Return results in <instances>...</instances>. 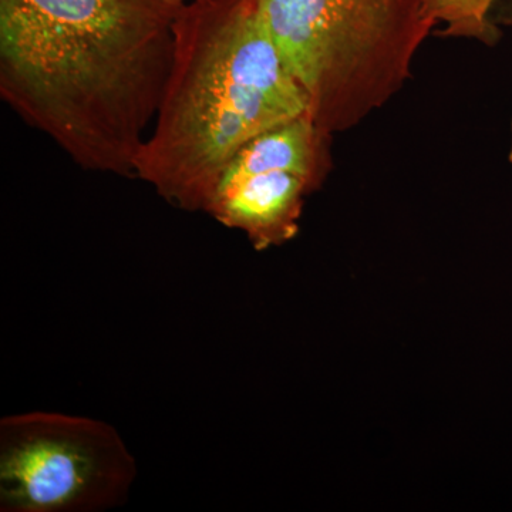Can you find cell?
Masks as SVG:
<instances>
[{
    "label": "cell",
    "mask_w": 512,
    "mask_h": 512,
    "mask_svg": "<svg viewBox=\"0 0 512 512\" xmlns=\"http://www.w3.org/2000/svg\"><path fill=\"white\" fill-rule=\"evenodd\" d=\"M511 133H512V126H511ZM510 161L512 163V141H511V153H510Z\"/></svg>",
    "instance_id": "8"
},
{
    "label": "cell",
    "mask_w": 512,
    "mask_h": 512,
    "mask_svg": "<svg viewBox=\"0 0 512 512\" xmlns=\"http://www.w3.org/2000/svg\"><path fill=\"white\" fill-rule=\"evenodd\" d=\"M330 140L309 113L269 128L229 161L204 212L244 232L256 251L284 245L332 168Z\"/></svg>",
    "instance_id": "5"
},
{
    "label": "cell",
    "mask_w": 512,
    "mask_h": 512,
    "mask_svg": "<svg viewBox=\"0 0 512 512\" xmlns=\"http://www.w3.org/2000/svg\"><path fill=\"white\" fill-rule=\"evenodd\" d=\"M136 460L110 424L56 412L0 420V511L101 512L120 507Z\"/></svg>",
    "instance_id": "4"
},
{
    "label": "cell",
    "mask_w": 512,
    "mask_h": 512,
    "mask_svg": "<svg viewBox=\"0 0 512 512\" xmlns=\"http://www.w3.org/2000/svg\"><path fill=\"white\" fill-rule=\"evenodd\" d=\"M309 113L256 0H190L134 177L180 210L205 211L218 178L252 138Z\"/></svg>",
    "instance_id": "2"
},
{
    "label": "cell",
    "mask_w": 512,
    "mask_h": 512,
    "mask_svg": "<svg viewBox=\"0 0 512 512\" xmlns=\"http://www.w3.org/2000/svg\"><path fill=\"white\" fill-rule=\"evenodd\" d=\"M500 0H439L440 20L451 29L470 36L485 35L493 29L490 13Z\"/></svg>",
    "instance_id": "6"
},
{
    "label": "cell",
    "mask_w": 512,
    "mask_h": 512,
    "mask_svg": "<svg viewBox=\"0 0 512 512\" xmlns=\"http://www.w3.org/2000/svg\"><path fill=\"white\" fill-rule=\"evenodd\" d=\"M171 2H174V3H187V2H190V0H171Z\"/></svg>",
    "instance_id": "7"
},
{
    "label": "cell",
    "mask_w": 512,
    "mask_h": 512,
    "mask_svg": "<svg viewBox=\"0 0 512 512\" xmlns=\"http://www.w3.org/2000/svg\"><path fill=\"white\" fill-rule=\"evenodd\" d=\"M323 131L345 133L403 89L439 0H256Z\"/></svg>",
    "instance_id": "3"
},
{
    "label": "cell",
    "mask_w": 512,
    "mask_h": 512,
    "mask_svg": "<svg viewBox=\"0 0 512 512\" xmlns=\"http://www.w3.org/2000/svg\"><path fill=\"white\" fill-rule=\"evenodd\" d=\"M181 5L0 0V97L84 170L134 177Z\"/></svg>",
    "instance_id": "1"
}]
</instances>
